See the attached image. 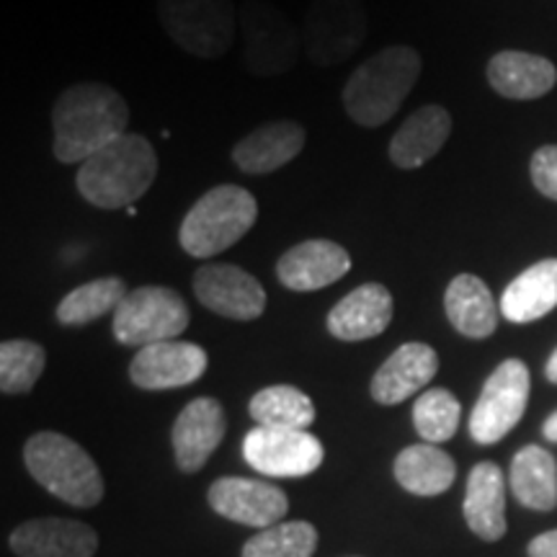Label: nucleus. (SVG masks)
<instances>
[{
  "instance_id": "nucleus-29",
  "label": "nucleus",
  "mask_w": 557,
  "mask_h": 557,
  "mask_svg": "<svg viewBox=\"0 0 557 557\" xmlns=\"http://www.w3.org/2000/svg\"><path fill=\"white\" fill-rule=\"evenodd\" d=\"M127 295L129 289L122 276H101L94 278V282L81 284V287H75L73 292H67V295L60 299L54 315H58V323L67 325V329L88 325L94 323L96 318L114 312Z\"/></svg>"
},
{
  "instance_id": "nucleus-25",
  "label": "nucleus",
  "mask_w": 557,
  "mask_h": 557,
  "mask_svg": "<svg viewBox=\"0 0 557 557\" xmlns=\"http://www.w3.org/2000/svg\"><path fill=\"white\" fill-rule=\"evenodd\" d=\"M508 323H534L557 308V259H542L513 278L500 297Z\"/></svg>"
},
{
  "instance_id": "nucleus-15",
  "label": "nucleus",
  "mask_w": 557,
  "mask_h": 557,
  "mask_svg": "<svg viewBox=\"0 0 557 557\" xmlns=\"http://www.w3.org/2000/svg\"><path fill=\"white\" fill-rule=\"evenodd\" d=\"M351 271V256L329 238H310L292 246L276 261V278L292 292H318Z\"/></svg>"
},
{
  "instance_id": "nucleus-4",
  "label": "nucleus",
  "mask_w": 557,
  "mask_h": 557,
  "mask_svg": "<svg viewBox=\"0 0 557 557\" xmlns=\"http://www.w3.org/2000/svg\"><path fill=\"white\" fill-rule=\"evenodd\" d=\"M259 220V201L243 186L222 184L194 201L178 227V246L194 259H214L246 238Z\"/></svg>"
},
{
  "instance_id": "nucleus-34",
  "label": "nucleus",
  "mask_w": 557,
  "mask_h": 557,
  "mask_svg": "<svg viewBox=\"0 0 557 557\" xmlns=\"http://www.w3.org/2000/svg\"><path fill=\"white\" fill-rule=\"evenodd\" d=\"M527 555L529 557H557V529L540 534V537H534L532 542H529Z\"/></svg>"
},
{
  "instance_id": "nucleus-3",
  "label": "nucleus",
  "mask_w": 557,
  "mask_h": 557,
  "mask_svg": "<svg viewBox=\"0 0 557 557\" xmlns=\"http://www.w3.org/2000/svg\"><path fill=\"white\" fill-rule=\"evenodd\" d=\"M158 176V156L145 135H124L81 163L75 186L88 205L129 209L145 197Z\"/></svg>"
},
{
  "instance_id": "nucleus-33",
  "label": "nucleus",
  "mask_w": 557,
  "mask_h": 557,
  "mask_svg": "<svg viewBox=\"0 0 557 557\" xmlns=\"http://www.w3.org/2000/svg\"><path fill=\"white\" fill-rule=\"evenodd\" d=\"M529 173L542 197L557 201V145H545L534 152Z\"/></svg>"
},
{
  "instance_id": "nucleus-18",
  "label": "nucleus",
  "mask_w": 557,
  "mask_h": 557,
  "mask_svg": "<svg viewBox=\"0 0 557 557\" xmlns=\"http://www.w3.org/2000/svg\"><path fill=\"white\" fill-rule=\"evenodd\" d=\"M438 372V354L429 344L410 341L389 354L385 364L374 372L372 393L380 406H400L410 395L421 393Z\"/></svg>"
},
{
  "instance_id": "nucleus-28",
  "label": "nucleus",
  "mask_w": 557,
  "mask_h": 557,
  "mask_svg": "<svg viewBox=\"0 0 557 557\" xmlns=\"http://www.w3.org/2000/svg\"><path fill=\"white\" fill-rule=\"evenodd\" d=\"M248 413L256 421V426L308 431L315 421V403L299 387L271 385L250 398Z\"/></svg>"
},
{
  "instance_id": "nucleus-5",
  "label": "nucleus",
  "mask_w": 557,
  "mask_h": 557,
  "mask_svg": "<svg viewBox=\"0 0 557 557\" xmlns=\"http://www.w3.org/2000/svg\"><path fill=\"white\" fill-rule=\"evenodd\" d=\"M24 465L37 483L70 506L101 504L103 485L99 465L73 438L58 431H39L24 447Z\"/></svg>"
},
{
  "instance_id": "nucleus-11",
  "label": "nucleus",
  "mask_w": 557,
  "mask_h": 557,
  "mask_svg": "<svg viewBox=\"0 0 557 557\" xmlns=\"http://www.w3.org/2000/svg\"><path fill=\"white\" fill-rule=\"evenodd\" d=\"M243 457L261 475L305 478L323 465L325 449L310 431L256 426L243 438Z\"/></svg>"
},
{
  "instance_id": "nucleus-7",
  "label": "nucleus",
  "mask_w": 557,
  "mask_h": 557,
  "mask_svg": "<svg viewBox=\"0 0 557 557\" xmlns=\"http://www.w3.org/2000/svg\"><path fill=\"white\" fill-rule=\"evenodd\" d=\"M243 65L250 75L274 78L297 65L302 34L269 0H243L238 9Z\"/></svg>"
},
{
  "instance_id": "nucleus-26",
  "label": "nucleus",
  "mask_w": 557,
  "mask_h": 557,
  "mask_svg": "<svg viewBox=\"0 0 557 557\" xmlns=\"http://www.w3.org/2000/svg\"><path fill=\"white\" fill-rule=\"evenodd\" d=\"M457 465L436 444H413L395 457V480L413 496H442L455 485Z\"/></svg>"
},
{
  "instance_id": "nucleus-24",
  "label": "nucleus",
  "mask_w": 557,
  "mask_h": 557,
  "mask_svg": "<svg viewBox=\"0 0 557 557\" xmlns=\"http://www.w3.org/2000/svg\"><path fill=\"white\" fill-rule=\"evenodd\" d=\"M444 310L457 333L468 338H487L498 329L500 305L493 299L491 289L475 274H459L449 282L444 295Z\"/></svg>"
},
{
  "instance_id": "nucleus-1",
  "label": "nucleus",
  "mask_w": 557,
  "mask_h": 557,
  "mask_svg": "<svg viewBox=\"0 0 557 557\" xmlns=\"http://www.w3.org/2000/svg\"><path fill=\"white\" fill-rule=\"evenodd\" d=\"M129 107L120 90L78 83L62 90L52 107V152L60 163H86L127 135Z\"/></svg>"
},
{
  "instance_id": "nucleus-20",
  "label": "nucleus",
  "mask_w": 557,
  "mask_h": 557,
  "mask_svg": "<svg viewBox=\"0 0 557 557\" xmlns=\"http://www.w3.org/2000/svg\"><path fill=\"white\" fill-rule=\"evenodd\" d=\"M18 557H94L99 534L73 519H32L11 534Z\"/></svg>"
},
{
  "instance_id": "nucleus-8",
  "label": "nucleus",
  "mask_w": 557,
  "mask_h": 557,
  "mask_svg": "<svg viewBox=\"0 0 557 557\" xmlns=\"http://www.w3.org/2000/svg\"><path fill=\"white\" fill-rule=\"evenodd\" d=\"M189 305L176 289L150 284L132 289L114 310L111 333L122 346L145 348L160 341H176L189 329Z\"/></svg>"
},
{
  "instance_id": "nucleus-30",
  "label": "nucleus",
  "mask_w": 557,
  "mask_h": 557,
  "mask_svg": "<svg viewBox=\"0 0 557 557\" xmlns=\"http://www.w3.org/2000/svg\"><path fill=\"white\" fill-rule=\"evenodd\" d=\"M318 547V529L308 521H278L261 529L243 545L240 557H312Z\"/></svg>"
},
{
  "instance_id": "nucleus-16",
  "label": "nucleus",
  "mask_w": 557,
  "mask_h": 557,
  "mask_svg": "<svg viewBox=\"0 0 557 557\" xmlns=\"http://www.w3.org/2000/svg\"><path fill=\"white\" fill-rule=\"evenodd\" d=\"M225 408L214 398H197L181 410L173 423L171 442L181 472H199L225 438Z\"/></svg>"
},
{
  "instance_id": "nucleus-2",
  "label": "nucleus",
  "mask_w": 557,
  "mask_h": 557,
  "mask_svg": "<svg viewBox=\"0 0 557 557\" xmlns=\"http://www.w3.org/2000/svg\"><path fill=\"white\" fill-rule=\"evenodd\" d=\"M421 54L408 45H393L372 54L346 81L344 109L359 127H382L403 109L421 78Z\"/></svg>"
},
{
  "instance_id": "nucleus-14",
  "label": "nucleus",
  "mask_w": 557,
  "mask_h": 557,
  "mask_svg": "<svg viewBox=\"0 0 557 557\" xmlns=\"http://www.w3.org/2000/svg\"><path fill=\"white\" fill-rule=\"evenodd\" d=\"M209 506L235 524L269 529L284 519L289 500L282 487L250 478H220L209 487Z\"/></svg>"
},
{
  "instance_id": "nucleus-17",
  "label": "nucleus",
  "mask_w": 557,
  "mask_h": 557,
  "mask_svg": "<svg viewBox=\"0 0 557 557\" xmlns=\"http://www.w3.org/2000/svg\"><path fill=\"white\" fill-rule=\"evenodd\" d=\"M393 295L385 284L367 282L333 305L325 325H329L333 338L357 344V341L382 336L393 323Z\"/></svg>"
},
{
  "instance_id": "nucleus-19",
  "label": "nucleus",
  "mask_w": 557,
  "mask_h": 557,
  "mask_svg": "<svg viewBox=\"0 0 557 557\" xmlns=\"http://www.w3.org/2000/svg\"><path fill=\"white\" fill-rule=\"evenodd\" d=\"M305 139H308V132L292 120L261 124L235 145L233 163L250 176H269L289 165L302 152Z\"/></svg>"
},
{
  "instance_id": "nucleus-12",
  "label": "nucleus",
  "mask_w": 557,
  "mask_h": 557,
  "mask_svg": "<svg viewBox=\"0 0 557 557\" xmlns=\"http://www.w3.org/2000/svg\"><path fill=\"white\" fill-rule=\"evenodd\" d=\"M194 295L214 315L248 323L267 310V289L253 274L233 263H205L194 274Z\"/></svg>"
},
{
  "instance_id": "nucleus-31",
  "label": "nucleus",
  "mask_w": 557,
  "mask_h": 557,
  "mask_svg": "<svg viewBox=\"0 0 557 557\" xmlns=\"http://www.w3.org/2000/svg\"><path fill=\"white\" fill-rule=\"evenodd\" d=\"M47 364V351L34 341H3L0 346V389L5 395L32 393Z\"/></svg>"
},
{
  "instance_id": "nucleus-21",
  "label": "nucleus",
  "mask_w": 557,
  "mask_h": 557,
  "mask_svg": "<svg viewBox=\"0 0 557 557\" xmlns=\"http://www.w3.org/2000/svg\"><path fill=\"white\" fill-rule=\"evenodd\" d=\"M451 135V114L444 107L429 103V107L416 109L395 137L389 139L387 156L395 169L413 171L426 165L438 150L447 145Z\"/></svg>"
},
{
  "instance_id": "nucleus-9",
  "label": "nucleus",
  "mask_w": 557,
  "mask_h": 557,
  "mask_svg": "<svg viewBox=\"0 0 557 557\" xmlns=\"http://www.w3.org/2000/svg\"><path fill=\"white\" fill-rule=\"evenodd\" d=\"M367 32L369 18L361 0H312L299 26L305 58L320 67L354 58L367 41Z\"/></svg>"
},
{
  "instance_id": "nucleus-27",
  "label": "nucleus",
  "mask_w": 557,
  "mask_h": 557,
  "mask_svg": "<svg viewBox=\"0 0 557 557\" xmlns=\"http://www.w3.org/2000/svg\"><path fill=\"white\" fill-rule=\"evenodd\" d=\"M511 491L532 511H553L557 506V462L547 449H519L511 462Z\"/></svg>"
},
{
  "instance_id": "nucleus-6",
  "label": "nucleus",
  "mask_w": 557,
  "mask_h": 557,
  "mask_svg": "<svg viewBox=\"0 0 557 557\" xmlns=\"http://www.w3.org/2000/svg\"><path fill=\"white\" fill-rule=\"evenodd\" d=\"M158 21L173 45L201 60L225 58L238 34L235 0H158Z\"/></svg>"
},
{
  "instance_id": "nucleus-13",
  "label": "nucleus",
  "mask_w": 557,
  "mask_h": 557,
  "mask_svg": "<svg viewBox=\"0 0 557 557\" xmlns=\"http://www.w3.org/2000/svg\"><path fill=\"white\" fill-rule=\"evenodd\" d=\"M209 357L191 341H160L139 348L129 361V380L139 389H176L194 385L207 372Z\"/></svg>"
},
{
  "instance_id": "nucleus-32",
  "label": "nucleus",
  "mask_w": 557,
  "mask_h": 557,
  "mask_svg": "<svg viewBox=\"0 0 557 557\" xmlns=\"http://www.w3.org/2000/svg\"><path fill=\"white\" fill-rule=\"evenodd\" d=\"M462 406L449 389H426L413 406V426L426 444H444L457 434Z\"/></svg>"
},
{
  "instance_id": "nucleus-10",
  "label": "nucleus",
  "mask_w": 557,
  "mask_h": 557,
  "mask_svg": "<svg viewBox=\"0 0 557 557\" xmlns=\"http://www.w3.org/2000/svg\"><path fill=\"white\" fill-rule=\"evenodd\" d=\"M529 393H532V377H529L524 361H500L496 372L485 380L483 393L472 408L470 436L487 447V444H496L506 434H511L524 418Z\"/></svg>"
},
{
  "instance_id": "nucleus-35",
  "label": "nucleus",
  "mask_w": 557,
  "mask_h": 557,
  "mask_svg": "<svg viewBox=\"0 0 557 557\" xmlns=\"http://www.w3.org/2000/svg\"><path fill=\"white\" fill-rule=\"evenodd\" d=\"M542 434H545L547 442L557 444V410L545 421V426H542Z\"/></svg>"
},
{
  "instance_id": "nucleus-22",
  "label": "nucleus",
  "mask_w": 557,
  "mask_h": 557,
  "mask_svg": "<svg viewBox=\"0 0 557 557\" xmlns=\"http://www.w3.org/2000/svg\"><path fill=\"white\" fill-rule=\"evenodd\" d=\"M487 83L504 99L534 101L555 88L557 67L540 54L504 50L487 62Z\"/></svg>"
},
{
  "instance_id": "nucleus-36",
  "label": "nucleus",
  "mask_w": 557,
  "mask_h": 557,
  "mask_svg": "<svg viewBox=\"0 0 557 557\" xmlns=\"http://www.w3.org/2000/svg\"><path fill=\"white\" fill-rule=\"evenodd\" d=\"M545 377L553 382V385H557V348L553 351V357L547 359V364H545Z\"/></svg>"
},
{
  "instance_id": "nucleus-23",
  "label": "nucleus",
  "mask_w": 557,
  "mask_h": 557,
  "mask_svg": "<svg viewBox=\"0 0 557 557\" xmlns=\"http://www.w3.org/2000/svg\"><path fill=\"white\" fill-rule=\"evenodd\" d=\"M465 521L480 540L498 542L506 534V480L496 462L472 468L465 491Z\"/></svg>"
}]
</instances>
